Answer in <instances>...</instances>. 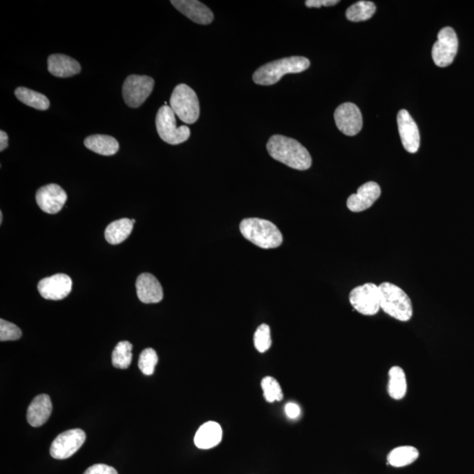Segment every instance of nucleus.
Masks as SVG:
<instances>
[{
  "label": "nucleus",
  "instance_id": "nucleus-1",
  "mask_svg": "<svg viewBox=\"0 0 474 474\" xmlns=\"http://www.w3.org/2000/svg\"><path fill=\"white\" fill-rule=\"evenodd\" d=\"M266 148L272 158L288 167L298 171H306L311 167L310 152L296 140L276 135L269 139Z\"/></svg>",
  "mask_w": 474,
  "mask_h": 474
},
{
  "label": "nucleus",
  "instance_id": "nucleus-2",
  "mask_svg": "<svg viewBox=\"0 0 474 474\" xmlns=\"http://www.w3.org/2000/svg\"><path fill=\"white\" fill-rule=\"evenodd\" d=\"M310 66V61L303 57L282 58L265 64L255 71L253 81L260 86H272L278 83L287 74L301 73Z\"/></svg>",
  "mask_w": 474,
  "mask_h": 474
},
{
  "label": "nucleus",
  "instance_id": "nucleus-3",
  "mask_svg": "<svg viewBox=\"0 0 474 474\" xmlns=\"http://www.w3.org/2000/svg\"><path fill=\"white\" fill-rule=\"evenodd\" d=\"M240 231L245 238L265 249L278 248L283 242V236L278 227L266 220H243L240 224Z\"/></svg>",
  "mask_w": 474,
  "mask_h": 474
},
{
  "label": "nucleus",
  "instance_id": "nucleus-4",
  "mask_svg": "<svg viewBox=\"0 0 474 474\" xmlns=\"http://www.w3.org/2000/svg\"><path fill=\"white\" fill-rule=\"evenodd\" d=\"M381 294V308L395 319L408 321L413 316L410 298L401 287L385 282L379 285Z\"/></svg>",
  "mask_w": 474,
  "mask_h": 474
},
{
  "label": "nucleus",
  "instance_id": "nucleus-5",
  "mask_svg": "<svg viewBox=\"0 0 474 474\" xmlns=\"http://www.w3.org/2000/svg\"><path fill=\"white\" fill-rule=\"evenodd\" d=\"M170 106L175 115L187 124L196 122L200 116V102L196 92L184 84H178L171 94Z\"/></svg>",
  "mask_w": 474,
  "mask_h": 474
},
{
  "label": "nucleus",
  "instance_id": "nucleus-6",
  "mask_svg": "<svg viewBox=\"0 0 474 474\" xmlns=\"http://www.w3.org/2000/svg\"><path fill=\"white\" fill-rule=\"evenodd\" d=\"M176 115L171 106H164L158 110L155 126L160 138L171 145H178L187 142L191 135L187 126H177Z\"/></svg>",
  "mask_w": 474,
  "mask_h": 474
},
{
  "label": "nucleus",
  "instance_id": "nucleus-7",
  "mask_svg": "<svg viewBox=\"0 0 474 474\" xmlns=\"http://www.w3.org/2000/svg\"><path fill=\"white\" fill-rule=\"evenodd\" d=\"M350 303L354 310L363 316H375L381 310L378 285L368 283L354 288L350 294Z\"/></svg>",
  "mask_w": 474,
  "mask_h": 474
},
{
  "label": "nucleus",
  "instance_id": "nucleus-8",
  "mask_svg": "<svg viewBox=\"0 0 474 474\" xmlns=\"http://www.w3.org/2000/svg\"><path fill=\"white\" fill-rule=\"evenodd\" d=\"M154 79L149 76L131 75L122 86V95L126 105L132 108L142 106L154 88Z\"/></svg>",
  "mask_w": 474,
  "mask_h": 474
},
{
  "label": "nucleus",
  "instance_id": "nucleus-9",
  "mask_svg": "<svg viewBox=\"0 0 474 474\" xmlns=\"http://www.w3.org/2000/svg\"><path fill=\"white\" fill-rule=\"evenodd\" d=\"M459 41L456 32L450 27L441 29L437 35V41L433 48V58L438 67H447L453 64L455 58Z\"/></svg>",
  "mask_w": 474,
  "mask_h": 474
},
{
  "label": "nucleus",
  "instance_id": "nucleus-10",
  "mask_svg": "<svg viewBox=\"0 0 474 474\" xmlns=\"http://www.w3.org/2000/svg\"><path fill=\"white\" fill-rule=\"evenodd\" d=\"M86 435L80 428H74L58 435L50 447V455L56 459H66L83 446Z\"/></svg>",
  "mask_w": 474,
  "mask_h": 474
},
{
  "label": "nucleus",
  "instance_id": "nucleus-11",
  "mask_svg": "<svg viewBox=\"0 0 474 474\" xmlns=\"http://www.w3.org/2000/svg\"><path fill=\"white\" fill-rule=\"evenodd\" d=\"M334 118L337 128L345 135H358L362 129V113L355 104H342L336 109Z\"/></svg>",
  "mask_w": 474,
  "mask_h": 474
},
{
  "label": "nucleus",
  "instance_id": "nucleus-12",
  "mask_svg": "<svg viewBox=\"0 0 474 474\" xmlns=\"http://www.w3.org/2000/svg\"><path fill=\"white\" fill-rule=\"evenodd\" d=\"M37 288L41 296L46 300L60 301L70 294L73 289V281L66 274H55L42 278Z\"/></svg>",
  "mask_w": 474,
  "mask_h": 474
},
{
  "label": "nucleus",
  "instance_id": "nucleus-13",
  "mask_svg": "<svg viewBox=\"0 0 474 474\" xmlns=\"http://www.w3.org/2000/svg\"><path fill=\"white\" fill-rule=\"evenodd\" d=\"M35 198L39 207L44 212L50 214L60 212L68 199L66 191L56 184L41 187L37 191Z\"/></svg>",
  "mask_w": 474,
  "mask_h": 474
},
{
  "label": "nucleus",
  "instance_id": "nucleus-14",
  "mask_svg": "<svg viewBox=\"0 0 474 474\" xmlns=\"http://www.w3.org/2000/svg\"><path fill=\"white\" fill-rule=\"evenodd\" d=\"M397 123L402 145L409 153H417L420 147V133L417 123L407 110L398 113Z\"/></svg>",
  "mask_w": 474,
  "mask_h": 474
},
{
  "label": "nucleus",
  "instance_id": "nucleus-15",
  "mask_svg": "<svg viewBox=\"0 0 474 474\" xmlns=\"http://www.w3.org/2000/svg\"><path fill=\"white\" fill-rule=\"evenodd\" d=\"M381 190L376 182H368L360 187L357 193L352 194L347 200V207L354 213L363 212L370 209L381 197Z\"/></svg>",
  "mask_w": 474,
  "mask_h": 474
},
{
  "label": "nucleus",
  "instance_id": "nucleus-16",
  "mask_svg": "<svg viewBox=\"0 0 474 474\" xmlns=\"http://www.w3.org/2000/svg\"><path fill=\"white\" fill-rule=\"evenodd\" d=\"M172 6L191 21L201 25H209L214 21L212 11L197 0H172Z\"/></svg>",
  "mask_w": 474,
  "mask_h": 474
},
{
  "label": "nucleus",
  "instance_id": "nucleus-17",
  "mask_svg": "<svg viewBox=\"0 0 474 474\" xmlns=\"http://www.w3.org/2000/svg\"><path fill=\"white\" fill-rule=\"evenodd\" d=\"M136 292L142 303H158L163 300V287L158 278L151 274H142L136 281Z\"/></svg>",
  "mask_w": 474,
  "mask_h": 474
},
{
  "label": "nucleus",
  "instance_id": "nucleus-18",
  "mask_svg": "<svg viewBox=\"0 0 474 474\" xmlns=\"http://www.w3.org/2000/svg\"><path fill=\"white\" fill-rule=\"evenodd\" d=\"M52 402L48 395L37 396L29 405L27 412L28 424L32 427L42 426L50 418L52 412Z\"/></svg>",
  "mask_w": 474,
  "mask_h": 474
},
{
  "label": "nucleus",
  "instance_id": "nucleus-19",
  "mask_svg": "<svg viewBox=\"0 0 474 474\" xmlns=\"http://www.w3.org/2000/svg\"><path fill=\"white\" fill-rule=\"evenodd\" d=\"M48 70L57 77H69L79 74L81 66L79 61L63 54H54L48 58Z\"/></svg>",
  "mask_w": 474,
  "mask_h": 474
},
{
  "label": "nucleus",
  "instance_id": "nucleus-20",
  "mask_svg": "<svg viewBox=\"0 0 474 474\" xmlns=\"http://www.w3.org/2000/svg\"><path fill=\"white\" fill-rule=\"evenodd\" d=\"M222 439V428L216 421L201 425L194 437V444L199 449L207 450L218 446Z\"/></svg>",
  "mask_w": 474,
  "mask_h": 474
},
{
  "label": "nucleus",
  "instance_id": "nucleus-21",
  "mask_svg": "<svg viewBox=\"0 0 474 474\" xmlns=\"http://www.w3.org/2000/svg\"><path fill=\"white\" fill-rule=\"evenodd\" d=\"M84 146L90 151L102 155H113L119 151V142L115 138L105 135H94L86 138Z\"/></svg>",
  "mask_w": 474,
  "mask_h": 474
},
{
  "label": "nucleus",
  "instance_id": "nucleus-22",
  "mask_svg": "<svg viewBox=\"0 0 474 474\" xmlns=\"http://www.w3.org/2000/svg\"><path fill=\"white\" fill-rule=\"evenodd\" d=\"M133 227H134V223L132 222V220L126 218L115 220L110 223L105 231L107 243L115 245L124 242L131 236Z\"/></svg>",
  "mask_w": 474,
  "mask_h": 474
},
{
  "label": "nucleus",
  "instance_id": "nucleus-23",
  "mask_svg": "<svg viewBox=\"0 0 474 474\" xmlns=\"http://www.w3.org/2000/svg\"><path fill=\"white\" fill-rule=\"evenodd\" d=\"M388 395L394 400H401L407 394L408 386L404 369L400 366H392L389 370Z\"/></svg>",
  "mask_w": 474,
  "mask_h": 474
},
{
  "label": "nucleus",
  "instance_id": "nucleus-24",
  "mask_svg": "<svg viewBox=\"0 0 474 474\" xmlns=\"http://www.w3.org/2000/svg\"><path fill=\"white\" fill-rule=\"evenodd\" d=\"M15 96L19 102L25 104V105L41 110V111L48 110L50 105V100L44 94L35 92V91L26 88V87H19L16 89Z\"/></svg>",
  "mask_w": 474,
  "mask_h": 474
},
{
  "label": "nucleus",
  "instance_id": "nucleus-25",
  "mask_svg": "<svg viewBox=\"0 0 474 474\" xmlns=\"http://www.w3.org/2000/svg\"><path fill=\"white\" fill-rule=\"evenodd\" d=\"M419 451L413 446H400L390 451L388 456V465L404 467L418 459Z\"/></svg>",
  "mask_w": 474,
  "mask_h": 474
},
{
  "label": "nucleus",
  "instance_id": "nucleus-26",
  "mask_svg": "<svg viewBox=\"0 0 474 474\" xmlns=\"http://www.w3.org/2000/svg\"><path fill=\"white\" fill-rule=\"evenodd\" d=\"M376 6L371 1H359L350 6L346 11V17L350 21H368L375 14Z\"/></svg>",
  "mask_w": 474,
  "mask_h": 474
},
{
  "label": "nucleus",
  "instance_id": "nucleus-27",
  "mask_svg": "<svg viewBox=\"0 0 474 474\" xmlns=\"http://www.w3.org/2000/svg\"><path fill=\"white\" fill-rule=\"evenodd\" d=\"M132 344L128 341H122L115 346L112 354V363L115 368L126 369L132 362Z\"/></svg>",
  "mask_w": 474,
  "mask_h": 474
},
{
  "label": "nucleus",
  "instance_id": "nucleus-28",
  "mask_svg": "<svg viewBox=\"0 0 474 474\" xmlns=\"http://www.w3.org/2000/svg\"><path fill=\"white\" fill-rule=\"evenodd\" d=\"M265 400L268 402L281 401L283 399L281 385L272 377H265L261 382Z\"/></svg>",
  "mask_w": 474,
  "mask_h": 474
},
{
  "label": "nucleus",
  "instance_id": "nucleus-29",
  "mask_svg": "<svg viewBox=\"0 0 474 474\" xmlns=\"http://www.w3.org/2000/svg\"><path fill=\"white\" fill-rule=\"evenodd\" d=\"M158 356L155 350L151 348L145 349L140 354L138 366L144 375H153L155 366L158 365Z\"/></svg>",
  "mask_w": 474,
  "mask_h": 474
},
{
  "label": "nucleus",
  "instance_id": "nucleus-30",
  "mask_svg": "<svg viewBox=\"0 0 474 474\" xmlns=\"http://www.w3.org/2000/svg\"><path fill=\"white\" fill-rule=\"evenodd\" d=\"M254 344L259 352L264 353L271 348L272 339L270 327L267 324H262L256 330Z\"/></svg>",
  "mask_w": 474,
  "mask_h": 474
},
{
  "label": "nucleus",
  "instance_id": "nucleus-31",
  "mask_svg": "<svg viewBox=\"0 0 474 474\" xmlns=\"http://www.w3.org/2000/svg\"><path fill=\"white\" fill-rule=\"evenodd\" d=\"M21 330L15 324L6 320H0V341H15L21 339Z\"/></svg>",
  "mask_w": 474,
  "mask_h": 474
},
{
  "label": "nucleus",
  "instance_id": "nucleus-32",
  "mask_svg": "<svg viewBox=\"0 0 474 474\" xmlns=\"http://www.w3.org/2000/svg\"><path fill=\"white\" fill-rule=\"evenodd\" d=\"M84 474H118V473L112 466L104 465V464H97V465L86 469Z\"/></svg>",
  "mask_w": 474,
  "mask_h": 474
},
{
  "label": "nucleus",
  "instance_id": "nucleus-33",
  "mask_svg": "<svg viewBox=\"0 0 474 474\" xmlns=\"http://www.w3.org/2000/svg\"><path fill=\"white\" fill-rule=\"evenodd\" d=\"M339 0H307L306 6L307 8H319L321 6H332L339 4Z\"/></svg>",
  "mask_w": 474,
  "mask_h": 474
},
{
  "label": "nucleus",
  "instance_id": "nucleus-34",
  "mask_svg": "<svg viewBox=\"0 0 474 474\" xmlns=\"http://www.w3.org/2000/svg\"><path fill=\"white\" fill-rule=\"evenodd\" d=\"M285 414L291 419H296L300 417L301 408L297 404H287L285 405Z\"/></svg>",
  "mask_w": 474,
  "mask_h": 474
},
{
  "label": "nucleus",
  "instance_id": "nucleus-35",
  "mask_svg": "<svg viewBox=\"0 0 474 474\" xmlns=\"http://www.w3.org/2000/svg\"><path fill=\"white\" fill-rule=\"evenodd\" d=\"M8 146V135L6 132L0 131V151H5Z\"/></svg>",
  "mask_w": 474,
  "mask_h": 474
},
{
  "label": "nucleus",
  "instance_id": "nucleus-36",
  "mask_svg": "<svg viewBox=\"0 0 474 474\" xmlns=\"http://www.w3.org/2000/svg\"><path fill=\"white\" fill-rule=\"evenodd\" d=\"M3 222V214L2 212L0 213V224H1Z\"/></svg>",
  "mask_w": 474,
  "mask_h": 474
},
{
  "label": "nucleus",
  "instance_id": "nucleus-37",
  "mask_svg": "<svg viewBox=\"0 0 474 474\" xmlns=\"http://www.w3.org/2000/svg\"><path fill=\"white\" fill-rule=\"evenodd\" d=\"M132 222L135 224V219H132Z\"/></svg>",
  "mask_w": 474,
  "mask_h": 474
}]
</instances>
